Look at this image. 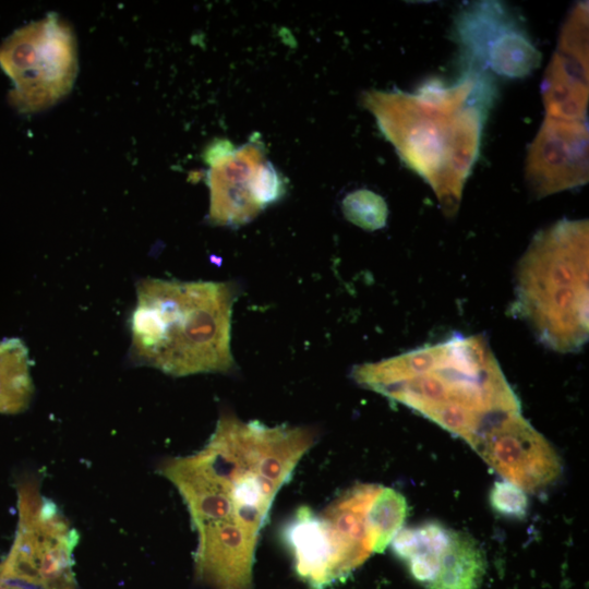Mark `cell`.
Returning <instances> with one entry per match:
<instances>
[{"instance_id":"7c38bea8","label":"cell","mask_w":589,"mask_h":589,"mask_svg":"<svg viewBox=\"0 0 589 589\" xmlns=\"http://www.w3.org/2000/svg\"><path fill=\"white\" fill-rule=\"evenodd\" d=\"M515 22L512 12L496 1L474 2L464 8L455 21V35L468 68L482 71L490 44Z\"/></svg>"},{"instance_id":"4fadbf2b","label":"cell","mask_w":589,"mask_h":589,"mask_svg":"<svg viewBox=\"0 0 589 589\" xmlns=\"http://www.w3.org/2000/svg\"><path fill=\"white\" fill-rule=\"evenodd\" d=\"M486 569L480 544L468 533L450 530L437 569L425 589H479Z\"/></svg>"},{"instance_id":"5bb4252c","label":"cell","mask_w":589,"mask_h":589,"mask_svg":"<svg viewBox=\"0 0 589 589\" xmlns=\"http://www.w3.org/2000/svg\"><path fill=\"white\" fill-rule=\"evenodd\" d=\"M450 530L440 522H424L400 529L390 541L394 554L424 587L435 576L438 558L448 543Z\"/></svg>"},{"instance_id":"5b68a950","label":"cell","mask_w":589,"mask_h":589,"mask_svg":"<svg viewBox=\"0 0 589 589\" xmlns=\"http://www.w3.org/2000/svg\"><path fill=\"white\" fill-rule=\"evenodd\" d=\"M588 254V221L564 219L538 232L518 264L514 311L553 350L587 341Z\"/></svg>"},{"instance_id":"ba28073f","label":"cell","mask_w":589,"mask_h":589,"mask_svg":"<svg viewBox=\"0 0 589 589\" xmlns=\"http://www.w3.org/2000/svg\"><path fill=\"white\" fill-rule=\"evenodd\" d=\"M525 178L539 197L584 185L588 181L586 121L546 117L528 149Z\"/></svg>"},{"instance_id":"8992f818","label":"cell","mask_w":589,"mask_h":589,"mask_svg":"<svg viewBox=\"0 0 589 589\" xmlns=\"http://www.w3.org/2000/svg\"><path fill=\"white\" fill-rule=\"evenodd\" d=\"M0 68L11 79L12 106L29 113L47 109L73 88L79 71L71 26L57 13L26 24L0 45Z\"/></svg>"},{"instance_id":"30bf717a","label":"cell","mask_w":589,"mask_h":589,"mask_svg":"<svg viewBox=\"0 0 589 589\" xmlns=\"http://www.w3.org/2000/svg\"><path fill=\"white\" fill-rule=\"evenodd\" d=\"M382 485L358 483L335 497L320 517L340 580L382 552L373 524L372 506Z\"/></svg>"},{"instance_id":"e0dca14e","label":"cell","mask_w":589,"mask_h":589,"mask_svg":"<svg viewBox=\"0 0 589 589\" xmlns=\"http://www.w3.org/2000/svg\"><path fill=\"white\" fill-rule=\"evenodd\" d=\"M342 212L350 223L365 230L384 227L387 218L384 199L366 189L349 193L342 201Z\"/></svg>"},{"instance_id":"7a4b0ae2","label":"cell","mask_w":589,"mask_h":589,"mask_svg":"<svg viewBox=\"0 0 589 589\" xmlns=\"http://www.w3.org/2000/svg\"><path fill=\"white\" fill-rule=\"evenodd\" d=\"M352 380L399 402L472 448L493 426L520 413V402L482 336H452L356 365Z\"/></svg>"},{"instance_id":"d6986e66","label":"cell","mask_w":589,"mask_h":589,"mask_svg":"<svg viewBox=\"0 0 589 589\" xmlns=\"http://www.w3.org/2000/svg\"><path fill=\"white\" fill-rule=\"evenodd\" d=\"M0 589H45V588L0 577Z\"/></svg>"},{"instance_id":"52a82bcc","label":"cell","mask_w":589,"mask_h":589,"mask_svg":"<svg viewBox=\"0 0 589 589\" xmlns=\"http://www.w3.org/2000/svg\"><path fill=\"white\" fill-rule=\"evenodd\" d=\"M473 449L505 481L527 492L548 488L562 472L555 448L521 413L493 426Z\"/></svg>"},{"instance_id":"8fae6325","label":"cell","mask_w":589,"mask_h":589,"mask_svg":"<svg viewBox=\"0 0 589 589\" xmlns=\"http://www.w3.org/2000/svg\"><path fill=\"white\" fill-rule=\"evenodd\" d=\"M281 537L293 556L296 573L311 589H325L339 581L317 512L309 506L297 508Z\"/></svg>"},{"instance_id":"277c9868","label":"cell","mask_w":589,"mask_h":589,"mask_svg":"<svg viewBox=\"0 0 589 589\" xmlns=\"http://www.w3.org/2000/svg\"><path fill=\"white\" fill-rule=\"evenodd\" d=\"M236 298L232 283L140 280L130 321L131 356L172 376L231 371Z\"/></svg>"},{"instance_id":"3957f363","label":"cell","mask_w":589,"mask_h":589,"mask_svg":"<svg viewBox=\"0 0 589 589\" xmlns=\"http://www.w3.org/2000/svg\"><path fill=\"white\" fill-rule=\"evenodd\" d=\"M494 92L490 76L467 68L454 83L434 79L416 93L374 94L369 99L383 132L432 188L447 215L457 212L479 157Z\"/></svg>"},{"instance_id":"ac0fdd59","label":"cell","mask_w":589,"mask_h":589,"mask_svg":"<svg viewBox=\"0 0 589 589\" xmlns=\"http://www.w3.org/2000/svg\"><path fill=\"white\" fill-rule=\"evenodd\" d=\"M492 508L500 515L522 518L528 509V497L524 490L508 481H496L489 495Z\"/></svg>"},{"instance_id":"9a60e30c","label":"cell","mask_w":589,"mask_h":589,"mask_svg":"<svg viewBox=\"0 0 589 589\" xmlns=\"http://www.w3.org/2000/svg\"><path fill=\"white\" fill-rule=\"evenodd\" d=\"M34 394L28 349L20 338L0 341V413L15 414L29 406Z\"/></svg>"},{"instance_id":"9c48e42d","label":"cell","mask_w":589,"mask_h":589,"mask_svg":"<svg viewBox=\"0 0 589 589\" xmlns=\"http://www.w3.org/2000/svg\"><path fill=\"white\" fill-rule=\"evenodd\" d=\"M541 95L549 118L585 121L588 105V5L577 4L565 22L545 71Z\"/></svg>"},{"instance_id":"6da1fadb","label":"cell","mask_w":589,"mask_h":589,"mask_svg":"<svg viewBox=\"0 0 589 589\" xmlns=\"http://www.w3.org/2000/svg\"><path fill=\"white\" fill-rule=\"evenodd\" d=\"M316 436L311 426H269L226 411L202 449L160 464L158 472L178 490L197 532L201 582L252 589L255 551L274 500Z\"/></svg>"},{"instance_id":"2e32d148","label":"cell","mask_w":589,"mask_h":589,"mask_svg":"<svg viewBox=\"0 0 589 589\" xmlns=\"http://www.w3.org/2000/svg\"><path fill=\"white\" fill-rule=\"evenodd\" d=\"M541 53L518 22L502 31L486 49L482 70L508 79H522L540 64Z\"/></svg>"}]
</instances>
